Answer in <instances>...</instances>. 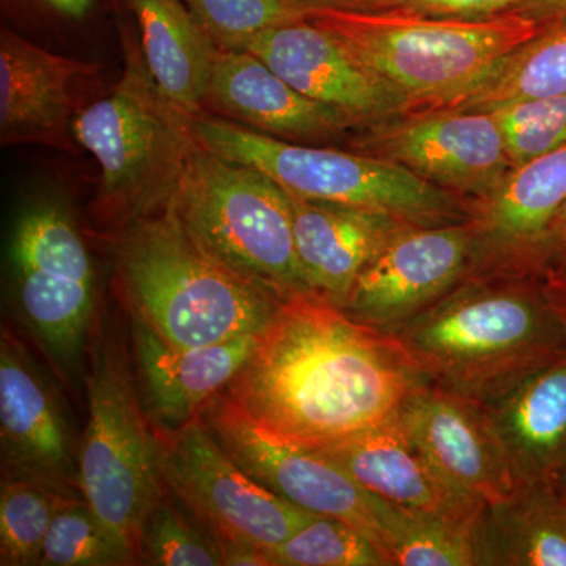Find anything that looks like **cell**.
Listing matches in <instances>:
<instances>
[{
	"mask_svg": "<svg viewBox=\"0 0 566 566\" xmlns=\"http://www.w3.org/2000/svg\"><path fill=\"white\" fill-rule=\"evenodd\" d=\"M134 352L148 408L159 430L193 422L207 406L232 385L251 359L260 334L222 344L177 348L134 316Z\"/></svg>",
	"mask_w": 566,
	"mask_h": 566,
	"instance_id": "cell-21",
	"label": "cell"
},
{
	"mask_svg": "<svg viewBox=\"0 0 566 566\" xmlns=\"http://www.w3.org/2000/svg\"><path fill=\"white\" fill-rule=\"evenodd\" d=\"M51 7L71 18H82L92 7L93 0H46Z\"/></svg>",
	"mask_w": 566,
	"mask_h": 566,
	"instance_id": "cell-40",
	"label": "cell"
},
{
	"mask_svg": "<svg viewBox=\"0 0 566 566\" xmlns=\"http://www.w3.org/2000/svg\"><path fill=\"white\" fill-rule=\"evenodd\" d=\"M556 95H566V21L546 25L433 111H493L504 104Z\"/></svg>",
	"mask_w": 566,
	"mask_h": 566,
	"instance_id": "cell-26",
	"label": "cell"
},
{
	"mask_svg": "<svg viewBox=\"0 0 566 566\" xmlns=\"http://www.w3.org/2000/svg\"><path fill=\"white\" fill-rule=\"evenodd\" d=\"M222 565L226 566H273L270 557L259 547L244 545V543L221 542Z\"/></svg>",
	"mask_w": 566,
	"mask_h": 566,
	"instance_id": "cell-37",
	"label": "cell"
},
{
	"mask_svg": "<svg viewBox=\"0 0 566 566\" xmlns=\"http://www.w3.org/2000/svg\"><path fill=\"white\" fill-rule=\"evenodd\" d=\"M268 556L273 566H390L363 532L316 515Z\"/></svg>",
	"mask_w": 566,
	"mask_h": 566,
	"instance_id": "cell-30",
	"label": "cell"
},
{
	"mask_svg": "<svg viewBox=\"0 0 566 566\" xmlns=\"http://www.w3.org/2000/svg\"><path fill=\"white\" fill-rule=\"evenodd\" d=\"M390 335L424 381L483 403L566 349L543 274H468Z\"/></svg>",
	"mask_w": 566,
	"mask_h": 566,
	"instance_id": "cell-2",
	"label": "cell"
},
{
	"mask_svg": "<svg viewBox=\"0 0 566 566\" xmlns=\"http://www.w3.org/2000/svg\"><path fill=\"white\" fill-rule=\"evenodd\" d=\"M476 566H566V499L553 483L521 485L486 505L475 531Z\"/></svg>",
	"mask_w": 566,
	"mask_h": 566,
	"instance_id": "cell-25",
	"label": "cell"
},
{
	"mask_svg": "<svg viewBox=\"0 0 566 566\" xmlns=\"http://www.w3.org/2000/svg\"><path fill=\"white\" fill-rule=\"evenodd\" d=\"M474 251L472 221L408 223L367 264L342 308L356 322L392 334L471 273Z\"/></svg>",
	"mask_w": 566,
	"mask_h": 566,
	"instance_id": "cell-12",
	"label": "cell"
},
{
	"mask_svg": "<svg viewBox=\"0 0 566 566\" xmlns=\"http://www.w3.org/2000/svg\"><path fill=\"white\" fill-rule=\"evenodd\" d=\"M308 21L334 36L403 103L401 114L433 111L479 81L546 25L517 13L483 20L434 18L401 10L314 7Z\"/></svg>",
	"mask_w": 566,
	"mask_h": 566,
	"instance_id": "cell-4",
	"label": "cell"
},
{
	"mask_svg": "<svg viewBox=\"0 0 566 566\" xmlns=\"http://www.w3.org/2000/svg\"><path fill=\"white\" fill-rule=\"evenodd\" d=\"M200 417L234 463L256 482L305 513L356 527L382 553L389 502L314 450L282 444L262 433L222 394Z\"/></svg>",
	"mask_w": 566,
	"mask_h": 566,
	"instance_id": "cell-11",
	"label": "cell"
},
{
	"mask_svg": "<svg viewBox=\"0 0 566 566\" xmlns=\"http://www.w3.org/2000/svg\"><path fill=\"white\" fill-rule=\"evenodd\" d=\"M156 438L167 490L218 543H244L270 554L315 516L283 501L234 463L202 417L178 430L158 428Z\"/></svg>",
	"mask_w": 566,
	"mask_h": 566,
	"instance_id": "cell-10",
	"label": "cell"
},
{
	"mask_svg": "<svg viewBox=\"0 0 566 566\" xmlns=\"http://www.w3.org/2000/svg\"><path fill=\"white\" fill-rule=\"evenodd\" d=\"M510 13L523 14L543 25L557 24L566 21V0H521Z\"/></svg>",
	"mask_w": 566,
	"mask_h": 566,
	"instance_id": "cell-36",
	"label": "cell"
},
{
	"mask_svg": "<svg viewBox=\"0 0 566 566\" xmlns=\"http://www.w3.org/2000/svg\"><path fill=\"white\" fill-rule=\"evenodd\" d=\"M490 112L504 134L513 167L566 145V95L524 99Z\"/></svg>",
	"mask_w": 566,
	"mask_h": 566,
	"instance_id": "cell-33",
	"label": "cell"
},
{
	"mask_svg": "<svg viewBox=\"0 0 566 566\" xmlns=\"http://www.w3.org/2000/svg\"><path fill=\"white\" fill-rule=\"evenodd\" d=\"M485 405L521 485H557L566 472V349Z\"/></svg>",
	"mask_w": 566,
	"mask_h": 566,
	"instance_id": "cell-23",
	"label": "cell"
},
{
	"mask_svg": "<svg viewBox=\"0 0 566 566\" xmlns=\"http://www.w3.org/2000/svg\"><path fill=\"white\" fill-rule=\"evenodd\" d=\"M205 114L297 144L333 139L360 123L297 92L262 59L244 50H219Z\"/></svg>",
	"mask_w": 566,
	"mask_h": 566,
	"instance_id": "cell-17",
	"label": "cell"
},
{
	"mask_svg": "<svg viewBox=\"0 0 566 566\" xmlns=\"http://www.w3.org/2000/svg\"><path fill=\"white\" fill-rule=\"evenodd\" d=\"M398 416L458 494L494 505L520 491L515 469L483 401L424 381L412 390Z\"/></svg>",
	"mask_w": 566,
	"mask_h": 566,
	"instance_id": "cell-14",
	"label": "cell"
},
{
	"mask_svg": "<svg viewBox=\"0 0 566 566\" xmlns=\"http://www.w3.org/2000/svg\"><path fill=\"white\" fill-rule=\"evenodd\" d=\"M140 51L159 92L185 114H205L218 44L182 0H128Z\"/></svg>",
	"mask_w": 566,
	"mask_h": 566,
	"instance_id": "cell-24",
	"label": "cell"
},
{
	"mask_svg": "<svg viewBox=\"0 0 566 566\" xmlns=\"http://www.w3.org/2000/svg\"><path fill=\"white\" fill-rule=\"evenodd\" d=\"M566 253V205L558 212L547 237V266Z\"/></svg>",
	"mask_w": 566,
	"mask_h": 566,
	"instance_id": "cell-39",
	"label": "cell"
},
{
	"mask_svg": "<svg viewBox=\"0 0 566 566\" xmlns=\"http://www.w3.org/2000/svg\"><path fill=\"white\" fill-rule=\"evenodd\" d=\"M172 205L197 244L238 277L279 301L312 292L294 244L292 197L260 170L197 144Z\"/></svg>",
	"mask_w": 566,
	"mask_h": 566,
	"instance_id": "cell-7",
	"label": "cell"
},
{
	"mask_svg": "<svg viewBox=\"0 0 566 566\" xmlns=\"http://www.w3.org/2000/svg\"><path fill=\"white\" fill-rule=\"evenodd\" d=\"M403 115V120L379 125L368 147L444 191L480 200L513 169L504 134L490 111Z\"/></svg>",
	"mask_w": 566,
	"mask_h": 566,
	"instance_id": "cell-13",
	"label": "cell"
},
{
	"mask_svg": "<svg viewBox=\"0 0 566 566\" xmlns=\"http://www.w3.org/2000/svg\"><path fill=\"white\" fill-rule=\"evenodd\" d=\"M318 9L345 11H385L394 7L395 0H307Z\"/></svg>",
	"mask_w": 566,
	"mask_h": 566,
	"instance_id": "cell-38",
	"label": "cell"
},
{
	"mask_svg": "<svg viewBox=\"0 0 566 566\" xmlns=\"http://www.w3.org/2000/svg\"><path fill=\"white\" fill-rule=\"evenodd\" d=\"M557 486L558 490H560L562 495H564V497L566 499V472L564 476H562V479L558 480Z\"/></svg>",
	"mask_w": 566,
	"mask_h": 566,
	"instance_id": "cell-41",
	"label": "cell"
},
{
	"mask_svg": "<svg viewBox=\"0 0 566 566\" xmlns=\"http://www.w3.org/2000/svg\"><path fill=\"white\" fill-rule=\"evenodd\" d=\"M543 283L554 311L566 326V253L546 268Z\"/></svg>",
	"mask_w": 566,
	"mask_h": 566,
	"instance_id": "cell-35",
	"label": "cell"
},
{
	"mask_svg": "<svg viewBox=\"0 0 566 566\" xmlns=\"http://www.w3.org/2000/svg\"><path fill=\"white\" fill-rule=\"evenodd\" d=\"M244 51L262 59L297 92L360 123L403 112V103L390 88L312 21H293L264 31L249 41Z\"/></svg>",
	"mask_w": 566,
	"mask_h": 566,
	"instance_id": "cell-18",
	"label": "cell"
},
{
	"mask_svg": "<svg viewBox=\"0 0 566 566\" xmlns=\"http://www.w3.org/2000/svg\"><path fill=\"white\" fill-rule=\"evenodd\" d=\"M192 133L205 150L260 170L300 199L385 212L420 227L472 218L455 193L381 156L282 140L210 114L192 118Z\"/></svg>",
	"mask_w": 566,
	"mask_h": 566,
	"instance_id": "cell-6",
	"label": "cell"
},
{
	"mask_svg": "<svg viewBox=\"0 0 566 566\" xmlns=\"http://www.w3.org/2000/svg\"><path fill=\"white\" fill-rule=\"evenodd\" d=\"M139 557L145 565H222L214 536L169 490L145 521Z\"/></svg>",
	"mask_w": 566,
	"mask_h": 566,
	"instance_id": "cell-29",
	"label": "cell"
},
{
	"mask_svg": "<svg viewBox=\"0 0 566 566\" xmlns=\"http://www.w3.org/2000/svg\"><path fill=\"white\" fill-rule=\"evenodd\" d=\"M98 65L55 54L3 29L0 33V142L73 151L71 85Z\"/></svg>",
	"mask_w": 566,
	"mask_h": 566,
	"instance_id": "cell-19",
	"label": "cell"
},
{
	"mask_svg": "<svg viewBox=\"0 0 566 566\" xmlns=\"http://www.w3.org/2000/svg\"><path fill=\"white\" fill-rule=\"evenodd\" d=\"M77 499L28 480L2 479L0 565H40L52 520Z\"/></svg>",
	"mask_w": 566,
	"mask_h": 566,
	"instance_id": "cell-28",
	"label": "cell"
},
{
	"mask_svg": "<svg viewBox=\"0 0 566 566\" xmlns=\"http://www.w3.org/2000/svg\"><path fill=\"white\" fill-rule=\"evenodd\" d=\"M117 273L134 316L177 348L262 333L282 303L211 259L172 203L122 230Z\"/></svg>",
	"mask_w": 566,
	"mask_h": 566,
	"instance_id": "cell-3",
	"label": "cell"
},
{
	"mask_svg": "<svg viewBox=\"0 0 566 566\" xmlns=\"http://www.w3.org/2000/svg\"><path fill=\"white\" fill-rule=\"evenodd\" d=\"M88 422L77 458L82 499L140 564V538L167 493L159 446L120 352L104 338L88 374Z\"/></svg>",
	"mask_w": 566,
	"mask_h": 566,
	"instance_id": "cell-8",
	"label": "cell"
},
{
	"mask_svg": "<svg viewBox=\"0 0 566 566\" xmlns=\"http://www.w3.org/2000/svg\"><path fill=\"white\" fill-rule=\"evenodd\" d=\"M521 0H395L390 10L434 18L483 20L510 13Z\"/></svg>",
	"mask_w": 566,
	"mask_h": 566,
	"instance_id": "cell-34",
	"label": "cell"
},
{
	"mask_svg": "<svg viewBox=\"0 0 566 566\" xmlns=\"http://www.w3.org/2000/svg\"><path fill=\"white\" fill-rule=\"evenodd\" d=\"M192 118L159 92L133 44L117 84L73 120L74 140L102 172L96 210L104 221L123 230L174 202L197 147Z\"/></svg>",
	"mask_w": 566,
	"mask_h": 566,
	"instance_id": "cell-5",
	"label": "cell"
},
{
	"mask_svg": "<svg viewBox=\"0 0 566 566\" xmlns=\"http://www.w3.org/2000/svg\"><path fill=\"white\" fill-rule=\"evenodd\" d=\"M314 452L344 469L376 497L406 512L468 516L486 506L447 485L400 416Z\"/></svg>",
	"mask_w": 566,
	"mask_h": 566,
	"instance_id": "cell-20",
	"label": "cell"
},
{
	"mask_svg": "<svg viewBox=\"0 0 566 566\" xmlns=\"http://www.w3.org/2000/svg\"><path fill=\"white\" fill-rule=\"evenodd\" d=\"M0 439L3 479L82 497L69 424L54 390L6 327L0 344Z\"/></svg>",
	"mask_w": 566,
	"mask_h": 566,
	"instance_id": "cell-16",
	"label": "cell"
},
{
	"mask_svg": "<svg viewBox=\"0 0 566 566\" xmlns=\"http://www.w3.org/2000/svg\"><path fill=\"white\" fill-rule=\"evenodd\" d=\"M290 197L294 244L305 282L312 292L344 307L367 264L408 223L385 212Z\"/></svg>",
	"mask_w": 566,
	"mask_h": 566,
	"instance_id": "cell-22",
	"label": "cell"
},
{
	"mask_svg": "<svg viewBox=\"0 0 566 566\" xmlns=\"http://www.w3.org/2000/svg\"><path fill=\"white\" fill-rule=\"evenodd\" d=\"M565 205L566 145L513 167L472 208L471 273H545L547 237Z\"/></svg>",
	"mask_w": 566,
	"mask_h": 566,
	"instance_id": "cell-15",
	"label": "cell"
},
{
	"mask_svg": "<svg viewBox=\"0 0 566 566\" xmlns=\"http://www.w3.org/2000/svg\"><path fill=\"white\" fill-rule=\"evenodd\" d=\"M40 565L123 566L139 565L120 539L103 526L84 499L63 506L54 516Z\"/></svg>",
	"mask_w": 566,
	"mask_h": 566,
	"instance_id": "cell-31",
	"label": "cell"
},
{
	"mask_svg": "<svg viewBox=\"0 0 566 566\" xmlns=\"http://www.w3.org/2000/svg\"><path fill=\"white\" fill-rule=\"evenodd\" d=\"M422 382L392 335L301 292L279 304L222 395L274 441L316 450L394 419Z\"/></svg>",
	"mask_w": 566,
	"mask_h": 566,
	"instance_id": "cell-1",
	"label": "cell"
},
{
	"mask_svg": "<svg viewBox=\"0 0 566 566\" xmlns=\"http://www.w3.org/2000/svg\"><path fill=\"white\" fill-rule=\"evenodd\" d=\"M219 50H244L256 35L277 25L307 20V0H182Z\"/></svg>",
	"mask_w": 566,
	"mask_h": 566,
	"instance_id": "cell-32",
	"label": "cell"
},
{
	"mask_svg": "<svg viewBox=\"0 0 566 566\" xmlns=\"http://www.w3.org/2000/svg\"><path fill=\"white\" fill-rule=\"evenodd\" d=\"M18 303L55 364L76 363L95 307L91 252L70 211L57 200L28 205L10 245Z\"/></svg>",
	"mask_w": 566,
	"mask_h": 566,
	"instance_id": "cell-9",
	"label": "cell"
},
{
	"mask_svg": "<svg viewBox=\"0 0 566 566\" xmlns=\"http://www.w3.org/2000/svg\"><path fill=\"white\" fill-rule=\"evenodd\" d=\"M480 513L422 515L390 504L382 553L390 566H476L475 531Z\"/></svg>",
	"mask_w": 566,
	"mask_h": 566,
	"instance_id": "cell-27",
	"label": "cell"
}]
</instances>
